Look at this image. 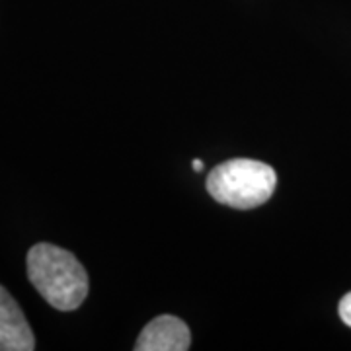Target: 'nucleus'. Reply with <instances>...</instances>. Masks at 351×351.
I'll use <instances>...</instances> for the list:
<instances>
[{"label":"nucleus","instance_id":"obj_1","mask_svg":"<svg viewBox=\"0 0 351 351\" xmlns=\"http://www.w3.org/2000/svg\"><path fill=\"white\" fill-rule=\"evenodd\" d=\"M27 277L53 308L76 311L88 295V274L75 254L47 242L27 252Z\"/></svg>","mask_w":351,"mask_h":351},{"label":"nucleus","instance_id":"obj_2","mask_svg":"<svg viewBox=\"0 0 351 351\" xmlns=\"http://www.w3.org/2000/svg\"><path fill=\"white\" fill-rule=\"evenodd\" d=\"M277 186L276 170L269 164L234 158L215 166L207 176L211 197L234 209L260 207L274 195Z\"/></svg>","mask_w":351,"mask_h":351},{"label":"nucleus","instance_id":"obj_3","mask_svg":"<svg viewBox=\"0 0 351 351\" xmlns=\"http://www.w3.org/2000/svg\"><path fill=\"white\" fill-rule=\"evenodd\" d=\"M191 346L188 324L172 314L156 316L143 328L137 338V351H186Z\"/></svg>","mask_w":351,"mask_h":351},{"label":"nucleus","instance_id":"obj_4","mask_svg":"<svg viewBox=\"0 0 351 351\" xmlns=\"http://www.w3.org/2000/svg\"><path fill=\"white\" fill-rule=\"evenodd\" d=\"M36 338L22 308L0 285V351H34Z\"/></svg>","mask_w":351,"mask_h":351},{"label":"nucleus","instance_id":"obj_5","mask_svg":"<svg viewBox=\"0 0 351 351\" xmlns=\"http://www.w3.org/2000/svg\"><path fill=\"white\" fill-rule=\"evenodd\" d=\"M338 313L339 318H341V322H343L346 326L351 328V293H348V295L339 301Z\"/></svg>","mask_w":351,"mask_h":351},{"label":"nucleus","instance_id":"obj_6","mask_svg":"<svg viewBox=\"0 0 351 351\" xmlns=\"http://www.w3.org/2000/svg\"><path fill=\"white\" fill-rule=\"evenodd\" d=\"M193 170H195V172H201V170H203V162L197 160V158L193 160Z\"/></svg>","mask_w":351,"mask_h":351}]
</instances>
